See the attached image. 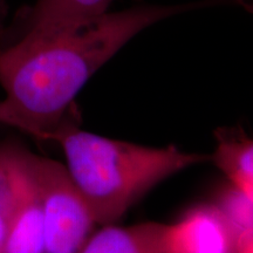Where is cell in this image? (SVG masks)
<instances>
[{"instance_id": "1", "label": "cell", "mask_w": 253, "mask_h": 253, "mask_svg": "<svg viewBox=\"0 0 253 253\" xmlns=\"http://www.w3.org/2000/svg\"><path fill=\"white\" fill-rule=\"evenodd\" d=\"M220 2L137 6L8 38L0 47L4 102L25 134L53 141L71 122L68 115L84 84L132 38L166 18Z\"/></svg>"}, {"instance_id": "2", "label": "cell", "mask_w": 253, "mask_h": 253, "mask_svg": "<svg viewBox=\"0 0 253 253\" xmlns=\"http://www.w3.org/2000/svg\"><path fill=\"white\" fill-rule=\"evenodd\" d=\"M66 169L89 208L97 226L115 224L126 211L168 177L211 156L173 145L156 148L114 140L81 130L72 122L56 132Z\"/></svg>"}, {"instance_id": "3", "label": "cell", "mask_w": 253, "mask_h": 253, "mask_svg": "<svg viewBox=\"0 0 253 253\" xmlns=\"http://www.w3.org/2000/svg\"><path fill=\"white\" fill-rule=\"evenodd\" d=\"M45 225V253H80L97 224L65 164L21 149Z\"/></svg>"}, {"instance_id": "4", "label": "cell", "mask_w": 253, "mask_h": 253, "mask_svg": "<svg viewBox=\"0 0 253 253\" xmlns=\"http://www.w3.org/2000/svg\"><path fill=\"white\" fill-rule=\"evenodd\" d=\"M238 238L219 205H201L172 224H163L164 253H235Z\"/></svg>"}, {"instance_id": "5", "label": "cell", "mask_w": 253, "mask_h": 253, "mask_svg": "<svg viewBox=\"0 0 253 253\" xmlns=\"http://www.w3.org/2000/svg\"><path fill=\"white\" fill-rule=\"evenodd\" d=\"M21 149L18 145L20 166L18 204L1 253H45L42 209L36 186L25 167Z\"/></svg>"}, {"instance_id": "6", "label": "cell", "mask_w": 253, "mask_h": 253, "mask_svg": "<svg viewBox=\"0 0 253 253\" xmlns=\"http://www.w3.org/2000/svg\"><path fill=\"white\" fill-rule=\"evenodd\" d=\"M113 0H34L8 26L5 39L25 32L78 23L108 12ZM2 40V41H4Z\"/></svg>"}, {"instance_id": "7", "label": "cell", "mask_w": 253, "mask_h": 253, "mask_svg": "<svg viewBox=\"0 0 253 253\" xmlns=\"http://www.w3.org/2000/svg\"><path fill=\"white\" fill-rule=\"evenodd\" d=\"M211 162L253 205V138L239 129L220 130Z\"/></svg>"}, {"instance_id": "8", "label": "cell", "mask_w": 253, "mask_h": 253, "mask_svg": "<svg viewBox=\"0 0 253 253\" xmlns=\"http://www.w3.org/2000/svg\"><path fill=\"white\" fill-rule=\"evenodd\" d=\"M161 223L100 226L80 253H164Z\"/></svg>"}, {"instance_id": "9", "label": "cell", "mask_w": 253, "mask_h": 253, "mask_svg": "<svg viewBox=\"0 0 253 253\" xmlns=\"http://www.w3.org/2000/svg\"><path fill=\"white\" fill-rule=\"evenodd\" d=\"M20 166L18 145L0 147V253L11 229L19 198Z\"/></svg>"}, {"instance_id": "10", "label": "cell", "mask_w": 253, "mask_h": 253, "mask_svg": "<svg viewBox=\"0 0 253 253\" xmlns=\"http://www.w3.org/2000/svg\"><path fill=\"white\" fill-rule=\"evenodd\" d=\"M0 125L13 126V128L24 132V128L21 122L15 118V115L11 112V109H9L7 104L4 102V100L0 101Z\"/></svg>"}, {"instance_id": "11", "label": "cell", "mask_w": 253, "mask_h": 253, "mask_svg": "<svg viewBox=\"0 0 253 253\" xmlns=\"http://www.w3.org/2000/svg\"><path fill=\"white\" fill-rule=\"evenodd\" d=\"M9 26V5L7 0H0V41L4 40Z\"/></svg>"}, {"instance_id": "12", "label": "cell", "mask_w": 253, "mask_h": 253, "mask_svg": "<svg viewBox=\"0 0 253 253\" xmlns=\"http://www.w3.org/2000/svg\"><path fill=\"white\" fill-rule=\"evenodd\" d=\"M235 253H253V231L240 237Z\"/></svg>"}]
</instances>
